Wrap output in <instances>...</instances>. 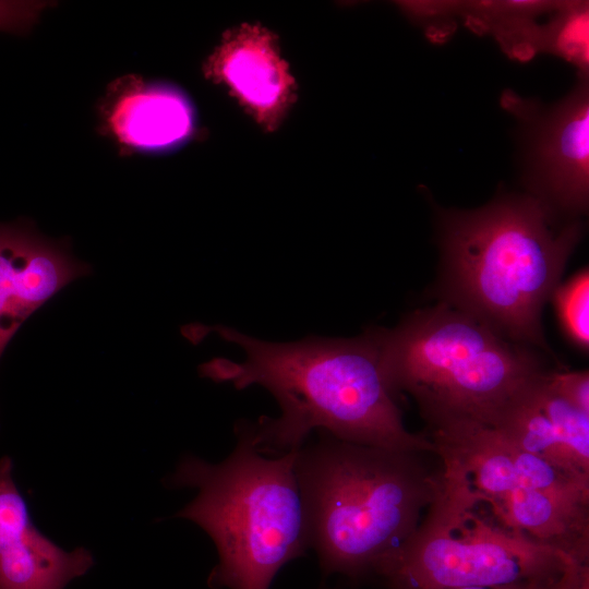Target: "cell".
Listing matches in <instances>:
<instances>
[{
    "label": "cell",
    "instance_id": "6da1fadb",
    "mask_svg": "<svg viewBox=\"0 0 589 589\" xmlns=\"http://www.w3.org/2000/svg\"><path fill=\"white\" fill-rule=\"evenodd\" d=\"M209 330L241 347L245 359L215 358L199 366L200 375L237 389L261 385L281 409L278 418L237 428L262 454L298 450L314 430L361 445L435 454L426 434L405 428L372 328L354 338L294 342L264 341L227 326Z\"/></svg>",
    "mask_w": 589,
    "mask_h": 589
},
{
    "label": "cell",
    "instance_id": "7a4b0ae2",
    "mask_svg": "<svg viewBox=\"0 0 589 589\" xmlns=\"http://www.w3.org/2000/svg\"><path fill=\"white\" fill-rule=\"evenodd\" d=\"M441 296L507 339L550 351L542 310L582 235L532 195L471 211H442Z\"/></svg>",
    "mask_w": 589,
    "mask_h": 589
},
{
    "label": "cell",
    "instance_id": "3957f363",
    "mask_svg": "<svg viewBox=\"0 0 589 589\" xmlns=\"http://www.w3.org/2000/svg\"><path fill=\"white\" fill-rule=\"evenodd\" d=\"M297 450L294 473L309 548L323 576L371 580L376 563L418 528L433 503L441 470L421 455L338 440L318 432Z\"/></svg>",
    "mask_w": 589,
    "mask_h": 589
},
{
    "label": "cell",
    "instance_id": "277c9868",
    "mask_svg": "<svg viewBox=\"0 0 589 589\" xmlns=\"http://www.w3.org/2000/svg\"><path fill=\"white\" fill-rule=\"evenodd\" d=\"M372 329L390 390L413 398L428 432L457 423L494 428L546 371L532 347L444 301L411 312L394 328Z\"/></svg>",
    "mask_w": 589,
    "mask_h": 589
},
{
    "label": "cell",
    "instance_id": "5b68a950",
    "mask_svg": "<svg viewBox=\"0 0 589 589\" xmlns=\"http://www.w3.org/2000/svg\"><path fill=\"white\" fill-rule=\"evenodd\" d=\"M238 444L221 462L187 455L165 479L170 489H196L175 517L199 525L219 561L212 589H269L279 569L309 548L303 503L294 473L297 450L265 457L237 431Z\"/></svg>",
    "mask_w": 589,
    "mask_h": 589
},
{
    "label": "cell",
    "instance_id": "8992f818",
    "mask_svg": "<svg viewBox=\"0 0 589 589\" xmlns=\"http://www.w3.org/2000/svg\"><path fill=\"white\" fill-rule=\"evenodd\" d=\"M574 561L503 525L485 502L441 469L424 518L376 563L371 581L385 589L493 586L562 573Z\"/></svg>",
    "mask_w": 589,
    "mask_h": 589
},
{
    "label": "cell",
    "instance_id": "52a82bcc",
    "mask_svg": "<svg viewBox=\"0 0 589 589\" xmlns=\"http://www.w3.org/2000/svg\"><path fill=\"white\" fill-rule=\"evenodd\" d=\"M503 101L528 127L530 195L556 215L586 213L589 200L588 75H579L574 91L549 109L539 111L532 103L515 99L514 95Z\"/></svg>",
    "mask_w": 589,
    "mask_h": 589
},
{
    "label": "cell",
    "instance_id": "ba28073f",
    "mask_svg": "<svg viewBox=\"0 0 589 589\" xmlns=\"http://www.w3.org/2000/svg\"><path fill=\"white\" fill-rule=\"evenodd\" d=\"M92 273L72 254L69 238H47L27 219L0 224V358L35 311Z\"/></svg>",
    "mask_w": 589,
    "mask_h": 589
},
{
    "label": "cell",
    "instance_id": "9c48e42d",
    "mask_svg": "<svg viewBox=\"0 0 589 589\" xmlns=\"http://www.w3.org/2000/svg\"><path fill=\"white\" fill-rule=\"evenodd\" d=\"M99 133L121 155L170 152L195 133V111L178 87L124 74L110 82L97 106Z\"/></svg>",
    "mask_w": 589,
    "mask_h": 589
},
{
    "label": "cell",
    "instance_id": "30bf717a",
    "mask_svg": "<svg viewBox=\"0 0 589 589\" xmlns=\"http://www.w3.org/2000/svg\"><path fill=\"white\" fill-rule=\"evenodd\" d=\"M95 564L85 548L65 551L36 528L13 478V460L0 458V589H65Z\"/></svg>",
    "mask_w": 589,
    "mask_h": 589
},
{
    "label": "cell",
    "instance_id": "8fae6325",
    "mask_svg": "<svg viewBox=\"0 0 589 589\" xmlns=\"http://www.w3.org/2000/svg\"><path fill=\"white\" fill-rule=\"evenodd\" d=\"M203 69L267 130L279 124L294 100V80L276 38L260 25L243 24L227 32Z\"/></svg>",
    "mask_w": 589,
    "mask_h": 589
},
{
    "label": "cell",
    "instance_id": "7c38bea8",
    "mask_svg": "<svg viewBox=\"0 0 589 589\" xmlns=\"http://www.w3.org/2000/svg\"><path fill=\"white\" fill-rule=\"evenodd\" d=\"M549 371L512 400L494 429L516 447L589 481V413L554 389Z\"/></svg>",
    "mask_w": 589,
    "mask_h": 589
},
{
    "label": "cell",
    "instance_id": "4fadbf2b",
    "mask_svg": "<svg viewBox=\"0 0 589 589\" xmlns=\"http://www.w3.org/2000/svg\"><path fill=\"white\" fill-rule=\"evenodd\" d=\"M552 1H472L457 4L467 26L474 32L492 34L504 51L521 61L542 51L541 15L551 12Z\"/></svg>",
    "mask_w": 589,
    "mask_h": 589
},
{
    "label": "cell",
    "instance_id": "5bb4252c",
    "mask_svg": "<svg viewBox=\"0 0 589 589\" xmlns=\"http://www.w3.org/2000/svg\"><path fill=\"white\" fill-rule=\"evenodd\" d=\"M588 2H557L543 28V51L551 52L588 75Z\"/></svg>",
    "mask_w": 589,
    "mask_h": 589
},
{
    "label": "cell",
    "instance_id": "9a60e30c",
    "mask_svg": "<svg viewBox=\"0 0 589 589\" xmlns=\"http://www.w3.org/2000/svg\"><path fill=\"white\" fill-rule=\"evenodd\" d=\"M553 302L566 336L587 351L589 347V274L582 268L552 292Z\"/></svg>",
    "mask_w": 589,
    "mask_h": 589
},
{
    "label": "cell",
    "instance_id": "2e32d148",
    "mask_svg": "<svg viewBox=\"0 0 589 589\" xmlns=\"http://www.w3.org/2000/svg\"><path fill=\"white\" fill-rule=\"evenodd\" d=\"M49 5L48 1H0V31L27 33Z\"/></svg>",
    "mask_w": 589,
    "mask_h": 589
},
{
    "label": "cell",
    "instance_id": "e0dca14e",
    "mask_svg": "<svg viewBox=\"0 0 589 589\" xmlns=\"http://www.w3.org/2000/svg\"><path fill=\"white\" fill-rule=\"evenodd\" d=\"M554 389L567 401L589 413V373L584 371H549Z\"/></svg>",
    "mask_w": 589,
    "mask_h": 589
},
{
    "label": "cell",
    "instance_id": "ac0fdd59",
    "mask_svg": "<svg viewBox=\"0 0 589 589\" xmlns=\"http://www.w3.org/2000/svg\"><path fill=\"white\" fill-rule=\"evenodd\" d=\"M565 570L557 574L529 578V579H522V580L514 581L509 584L465 587V588H454V589H561L562 579H563Z\"/></svg>",
    "mask_w": 589,
    "mask_h": 589
},
{
    "label": "cell",
    "instance_id": "d6986e66",
    "mask_svg": "<svg viewBox=\"0 0 589 589\" xmlns=\"http://www.w3.org/2000/svg\"><path fill=\"white\" fill-rule=\"evenodd\" d=\"M561 589H589V562L574 561L564 573Z\"/></svg>",
    "mask_w": 589,
    "mask_h": 589
},
{
    "label": "cell",
    "instance_id": "ffe728a7",
    "mask_svg": "<svg viewBox=\"0 0 589 589\" xmlns=\"http://www.w3.org/2000/svg\"><path fill=\"white\" fill-rule=\"evenodd\" d=\"M322 589H328V588H326V587H323Z\"/></svg>",
    "mask_w": 589,
    "mask_h": 589
}]
</instances>
